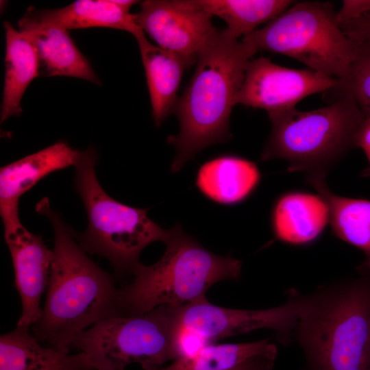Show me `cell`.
<instances>
[{
  "mask_svg": "<svg viewBox=\"0 0 370 370\" xmlns=\"http://www.w3.org/2000/svg\"><path fill=\"white\" fill-rule=\"evenodd\" d=\"M14 273V286L22 305L18 326L31 328L40 319L41 297L46 291L53 260V250L41 236L28 231L22 224L4 230Z\"/></svg>",
  "mask_w": 370,
  "mask_h": 370,
  "instance_id": "obj_12",
  "label": "cell"
},
{
  "mask_svg": "<svg viewBox=\"0 0 370 370\" xmlns=\"http://www.w3.org/2000/svg\"><path fill=\"white\" fill-rule=\"evenodd\" d=\"M134 0H77L60 8L37 10L30 6L40 21L66 30L88 27H109L132 34L144 32L130 13Z\"/></svg>",
  "mask_w": 370,
  "mask_h": 370,
  "instance_id": "obj_15",
  "label": "cell"
},
{
  "mask_svg": "<svg viewBox=\"0 0 370 370\" xmlns=\"http://www.w3.org/2000/svg\"><path fill=\"white\" fill-rule=\"evenodd\" d=\"M0 370H95L82 352L69 354L39 342L29 327L0 336Z\"/></svg>",
  "mask_w": 370,
  "mask_h": 370,
  "instance_id": "obj_16",
  "label": "cell"
},
{
  "mask_svg": "<svg viewBox=\"0 0 370 370\" xmlns=\"http://www.w3.org/2000/svg\"><path fill=\"white\" fill-rule=\"evenodd\" d=\"M92 147L83 151L75 166L74 187L84 203L88 218L86 230L73 236L82 249L106 258L119 274L131 273L140 263L143 250L156 241L164 243L165 230L147 216V209L134 208L111 197L99 184Z\"/></svg>",
  "mask_w": 370,
  "mask_h": 370,
  "instance_id": "obj_6",
  "label": "cell"
},
{
  "mask_svg": "<svg viewBox=\"0 0 370 370\" xmlns=\"http://www.w3.org/2000/svg\"><path fill=\"white\" fill-rule=\"evenodd\" d=\"M135 38L145 68L152 116L156 125L160 126L174 110L186 66L177 54L149 42L144 32Z\"/></svg>",
  "mask_w": 370,
  "mask_h": 370,
  "instance_id": "obj_17",
  "label": "cell"
},
{
  "mask_svg": "<svg viewBox=\"0 0 370 370\" xmlns=\"http://www.w3.org/2000/svg\"><path fill=\"white\" fill-rule=\"evenodd\" d=\"M338 82L310 69L282 66L262 56L248 62L236 103L278 114L295 108L311 95L334 88Z\"/></svg>",
  "mask_w": 370,
  "mask_h": 370,
  "instance_id": "obj_11",
  "label": "cell"
},
{
  "mask_svg": "<svg viewBox=\"0 0 370 370\" xmlns=\"http://www.w3.org/2000/svg\"><path fill=\"white\" fill-rule=\"evenodd\" d=\"M122 370H124V369H122Z\"/></svg>",
  "mask_w": 370,
  "mask_h": 370,
  "instance_id": "obj_29",
  "label": "cell"
},
{
  "mask_svg": "<svg viewBox=\"0 0 370 370\" xmlns=\"http://www.w3.org/2000/svg\"><path fill=\"white\" fill-rule=\"evenodd\" d=\"M83 151L68 143H56L21 159L8 164L0 170V214L3 229L21 224L18 206L21 197L48 175L75 166Z\"/></svg>",
  "mask_w": 370,
  "mask_h": 370,
  "instance_id": "obj_13",
  "label": "cell"
},
{
  "mask_svg": "<svg viewBox=\"0 0 370 370\" xmlns=\"http://www.w3.org/2000/svg\"><path fill=\"white\" fill-rule=\"evenodd\" d=\"M184 332L178 308L159 306L101 320L78 334L71 348L86 354L95 370H122L132 363L155 370L184 354Z\"/></svg>",
  "mask_w": 370,
  "mask_h": 370,
  "instance_id": "obj_7",
  "label": "cell"
},
{
  "mask_svg": "<svg viewBox=\"0 0 370 370\" xmlns=\"http://www.w3.org/2000/svg\"><path fill=\"white\" fill-rule=\"evenodd\" d=\"M212 16L190 5L187 0H146L135 14L136 23L158 47L184 61L186 69L196 64L199 56L219 33Z\"/></svg>",
  "mask_w": 370,
  "mask_h": 370,
  "instance_id": "obj_9",
  "label": "cell"
},
{
  "mask_svg": "<svg viewBox=\"0 0 370 370\" xmlns=\"http://www.w3.org/2000/svg\"><path fill=\"white\" fill-rule=\"evenodd\" d=\"M304 296L296 338L316 370H365L370 341V273Z\"/></svg>",
  "mask_w": 370,
  "mask_h": 370,
  "instance_id": "obj_4",
  "label": "cell"
},
{
  "mask_svg": "<svg viewBox=\"0 0 370 370\" xmlns=\"http://www.w3.org/2000/svg\"><path fill=\"white\" fill-rule=\"evenodd\" d=\"M352 41L354 53L348 71L343 79H338L337 86L329 91L336 96L335 98H351L364 115L370 114V42Z\"/></svg>",
  "mask_w": 370,
  "mask_h": 370,
  "instance_id": "obj_24",
  "label": "cell"
},
{
  "mask_svg": "<svg viewBox=\"0 0 370 370\" xmlns=\"http://www.w3.org/2000/svg\"><path fill=\"white\" fill-rule=\"evenodd\" d=\"M18 26L36 50L39 75L74 77L96 85L101 84L68 30L40 21L30 7L19 19Z\"/></svg>",
  "mask_w": 370,
  "mask_h": 370,
  "instance_id": "obj_14",
  "label": "cell"
},
{
  "mask_svg": "<svg viewBox=\"0 0 370 370\" xmlns=\"http://www.w3.org/2000/svg\"><path fill=\"white\" fill-rule=\"evenodd\" d=\"M268 116L271 131L261 160L284 159L290 171H303L309 183L325 180L329 169L356 147L357 132L365 115L353 99L339 97L319 109L295 108Z\"/></svg>",
  "mask_w": 370,
  "mask_h": 370,
  "instance_id": "obj_5",
  "label": "cell"
},
{
  "mask_svg": "<svg viewBox=\"0 0 370 370\" xmlns=\"http://www.w3.org/2000/svg\"><path fill=\"white\" fill-rule=\"evenodd\" d=\"M329 220V210L319 196L291 193L277 203L273 216L275 236L291 244H304L314 240Z\"/></svg>",
  "mask_w": 370,
  "mask_h": 370,
  "instance_id": "obj_19",
  "label": "cell"
},
{
  "mask_svg": "<svg viewBox=\"0 0 370 370\" xmlns=\"http://www.w3.org/2000/svg\"><path fill=\"white\" fill-rule=\"evenodd\" d=\"M260 172L252 162L236 156H221L203 164L196 185L209 199L234 204L245 199L256 188Z\"/></svg>",
  "mask_w": 370,
  "mask_h": 370,
  "instance_id": "obj_18",
  "label": "cell"
},
{
  "mask_svg": "<svg viewBox=\"0 0 370 370\" xmlns=\"http://www.w3.org/2000/svg\"><path fill=\"white\" fill-rule=\"evenodd\" d=\"M5 32V79L1 123L22 112L21 99L32 80L39 76L36 50L27 38L8 21Z\"/></svg>",
  "mask_w": 370,
  "mask_h": 370,
  "instance_id": "obj_20",
  "label": "cell"
},
{
  "mask_svg": "<svg viewBox=\"0 0 370 370\" xmlns=\"http://www.w3.org/2000/svg\"><path fill=\"white\" fill-rule=\"evenodd\" d=\"M365 370H370V341H369L368 351L367 354Z\"/></svg>",
  "mask_w": 370,
  "mask_h": 370,
  "instance_id": "obj_28",
  "label": "cell"
},
{
  "mask_svg": "<svg viewBox=\"0 0 370 370\" xmlns=\"http://www.w3.org/2000/svg\"><path fill=\"white\" fill-rule=\"evenodd\" d=\"M36 209L53 226L54 247L42 314L31 331L42 345L69 354L81 332L101 320L121 315L119 289L79 245L73 231L47 198Z\"/></svg>",
  "mask_w": 370,
  "mask_h": 370,
  "instance_id": "obj_1",
  "label": "cell"
},
{
  "mask_svg": "<svg viewBox=\"0 0 370 370\" xmlns=\"http://www.w3.org/2000/svg\"><path fill=\"white\" fill-rule=\"evenodd\" d=\"M282 306L265 310L227 308L208 300L178 308L184 332L206 340H215L247 333L258 329H271L284 336L295 331L303 308L304 297L295 292Z\"/></svg>",
  "mask_w": 370,
  "mask_h": 370,
  "instance_id": "obj_10",
  "label": "cell"
},
{
  "mask_svg": "<svg viewBox=\"0 0 370 370\" xmlns=\"http://www.w3.org/2000/svg\"><path fill=\"white\" fill-rule=\"evenodd\" d=\"M165 244V252L158 262L147 266L140 263L132 273V282L119 289L121 315L206 301V293L213 284L240 278L241 261L205 249L179 223L171 229Z\"/></svg>",
  "mask_w": 370,
  "mask_h": 370,
  "instance_id": "obj_3",
  "label": "cell"
},
{
  "mask_svg": "<svg viewBox=\"0 0 370 370\" xmlns=\"http://www.w3.org/2000/svg\"><path fill=\"white\" fill-rule=\"evenodd\" d=\"M275 345L269 339L245 343L208 345L155 370H231L256 358L275 360Z\"/></svg>",
  "mask_w": 370,
  "mask_h": 370,
  "instance_id": "obj_23",
  "label": "cell"
},
{
  "mask_svg": "<svg viewBox=\"0 0 370 370\" xmlns=\"http://www.w3.org/2000/svg\"><path fill=\"white\" fill-rule=\"evenodd\" d=\"M274 360L264 357L251 359L231 370H271L273 367Z\"/></svg>",
  "mask_w": 370,
  "mask_h": 370,
  "instance_id": "obj_27",
  "label": "cell"
},
{
  "mask_svg": "<svg viewBox=\"0 0 370 370\" xmlns=\"http://www.w3.org/2000/svg\"><path fill=\"white\" fill-rule=\"evenodd\" d=\"M309 184L326 203L335 234L365 253L366 258L359 267L360 272L370 273V201L338 196L328 188L325 180Z\"/></svg>",
  "mask_w": 370,
  "mask_h": 370,
  "instance_id": "obj_21",
  "label": "cell"
},
{
  "mask_svg": "<svg viewBox=\"0 0 370 370\" xmlns=\"http://www.w3.org/2000/svg\"><path fill=\"white\" fill-rule=\"evenodd\" d=\"M256 53L250 44L224 29L199 56L173 110L180 131L167 138L175 149L173 173L204 149L230 139V114L237 104L247 65Z\"/></svg>",
  "mask_w": 370,
  "mask_h": 370,
  "instance_id": "obj_2",
  "label": "cell"
},
{
  "mask_svg": "<svg viewBox=\"0 0 370 370\" xmlns=\"http://www.w3.org/2000/svg\"><path fill=\"white\" fill-rule=\"evenodd\" d=\"M257 52L294 58L308 69L343 79L354 53V42L341 27L330 2H295L265 26L241 38Z\"/></svg>",
  "mask_w": 370,
  "mask_h": 370,
  "instance_id": "obj_8",
  "label": "cell"
},
{
  "mask_svg": "<svg viewBox=\"0 0 370 370\" xmlns=\"http://www.w3.org/2000/svg\"><path fill=\"white\" fill-rule=\"evenodd\" d=\"M356 145L362 149L370 164V114L364 116L357 132ZM368 171L370 173V168Z\"/></svg>",
  "mask_w": 370,
  "mask_h": 370,
  "instance_id": "obj_26",
  "label": "cell"
},
{
  "mask_svg": "<svg viewBox=\"0 0 370 370\" xmlns=\"http://www.w3.org/2000/svg\"><path fill=\"white\" fill-rule=\"evenodd\" d=\"M340 25L350 40L370 42V16L349 20Z\"/></svg>",
  "mask_w": 370,
  "mask_h": 370,
  "instance_id": "obj_25",
  "label": "cell"
},
{
  "mask_svg": "<svg viewBox=\"0 0 370 370\" xmlns=\"http://www.w3.org/2000/svg\"><path fill=\"white\" fill-rule=\"evenodd\" d=\"M194 8L217 16L236 38L246 36L260 24L280 15L295 1L291 0H187Z\"/></svg>",
  "mask_w": 370,
  "mask_h": 370,
  "instance_id": "obj_22",
  "label": "cell"
}]
</instances>
